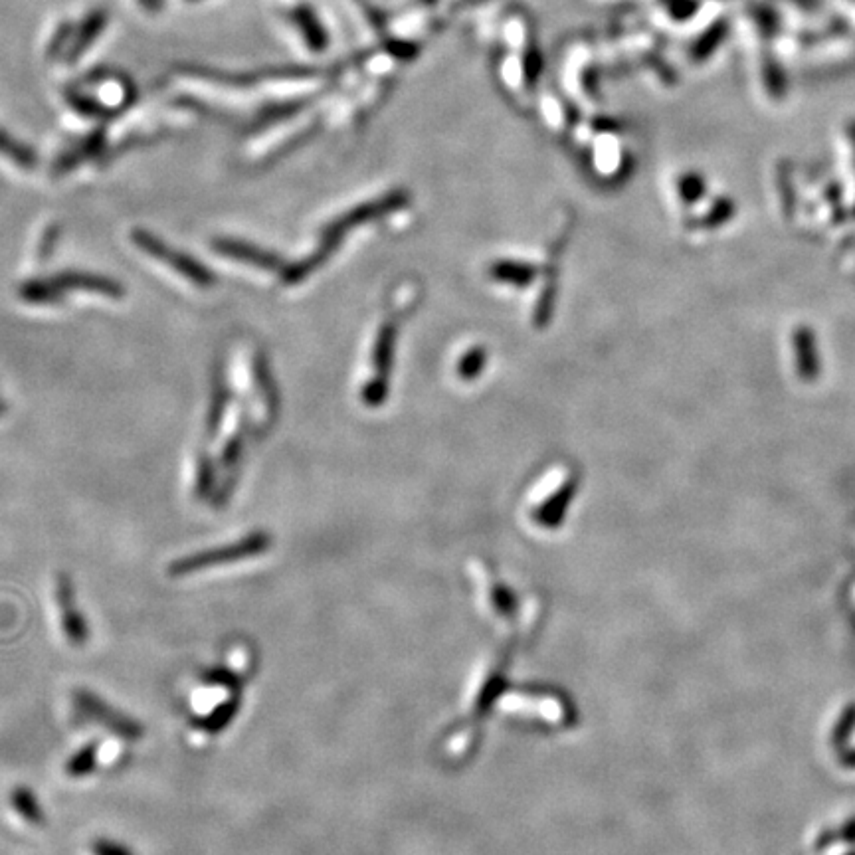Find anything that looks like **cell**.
<instances>
[{
    "label": "cell",
    "mask_w": 855,
    "mask_h": 855,
    "mask_svg": "<svg viewBox=\"0 0 855 855\" xmlns=\"http://www.w3.org/2000/svg\"><path fill=\"white\" fill-rule=\"evenodd\" d=\"M272 547H274V537L268 531H252L240 541H234L230 545L198 551L173 561L167 567V574L169 578L181 580V578H189V576L210 572L220 567L240 565L266 555Z\"/></svg>",
    "instance_id": "1"
},
{
    "label": "cell",
    "mask_w": 855,
    "mask_h": 855,
    "mask_svg": "<svg viewBox=\"0 0 855 855\" xmlns=\"http://www.w3.org/2000/svg\"><path fill=\"white\" fill-rule=\"evenodd\" d=\"M72 711L78 717V721L101 727V731H107L109 735L125 743H137L145 737V729L137 719L115 709L90 689H84V687L74 689Z\"/></svg>",
    "instance_id": "2"
},
{
    "label": "cell",
    "mask_w": 855,
    "mask_h": 855,
    "mask_svg": "<svg viewBox=\"0 0 855 855\" xmlns=\"http://www.w3.org/2000/svg\"><path fill=\"white\" fill-rule=\"evenodd\" d=\"M50 612L62 644L72 650L88 644L90 626L82 610L76 608L74 584L66 572H58L50 584Z\"/></svg>",
    "instance_id": "3"
},
{
    "label": "cell",
    "mask_w": 855,
    "mask_h": 855,
    "mask_svg": "<svg viewBox=\"0 0 855 855\" xmlns=\"http://www.w3.org/2000/svg\"><path fill=\"white\" fill-rule=\"evenodd\" d=\"M131 238H133L135 246L145 250L149 256L165 262L167 266H171L175 272L185 276L192 284H196L198 287H206V289L216 284V276L204 264H200L198 260L190 258L187 254H183L181 250L171 248L169 244H165L155 234H151L143 228H137V230H133Z\"/></svg>",
    "instance_id": "4"
},
{
    "label": "cell",
    "mask_w": 855,
    "mask_h": 855,
    "mask_svg": "<svg viewBox=\"0 0 855 855\" xmlns=\"http://www.w3.org/2000/svg\"><path fill=\"white\" fill-rule=\"evenodd\" d=\"M8 812L14 824L24 832H40L46 828V814L28 786H12L6 798Z\"/></svg>",
    "instance_id": "5"
},
{
    "label": "cell",
    "mask_w": 855,
    "mask_h": 855,
    "mask_svg": "<svg viewBox=\"0 0 855 855\" xmlns=\"http://www.w3.org/2000/svg\"><path fill=\"white\" fill-rule=\"evenodd\" d=\"M212 248L226 258H232V260H238L244 264H252V266H258V268L268 270V272H282L284 270V260L278 254L262 250V248L248 244V242H240V240H232V238H214Z\"/></svg>",
    "instance_id": "6"
},
{
    "label": "cell",
    "mask_w": 855,
    "mask_h": 855,
    "mask_svg": "<svg viewBox=\"0 0 855 855\" xmlns=\"http://www.w3.org/2000/svg\"><path fill=\"white\" fill-rule=\"evenodd\" d=\"M52 282L58 285L62 291L82 289V291L101 293L107 297H123L125 295V289L119 282L109 280L105 276H97V274H86V272H64V274L52 278Z\"/></svg>",
    "instance_id": "7"
},
{
    "label": "cell",
    "mask_w": 855,
    "mask_h": 855,
    "mask_svg": "<svg viewBox=\"0 0 855 855\" xmlns=\"http://www.w3.org/2000/svg\"><path fill=\"white\" fill-rule=\"evenodd\" d=\"M226 404H228V386L224 379V369L216 363L212 373V390H210V404H208V418H206V434L210 438L218 432V426L224 418Z\"/></svg>",
    "instance_id": "8"
},
{
    "label": "cell",
    "mask_w": 855,
    "mask_h": 855,
    "mask_svg": "<svg viewBox=\"0 0 855 855\" xmlns=\"http://www.w3.org/2000/svg\"><path fill=\"white\" fill-rule=\"evenodd\" d=\"M254 377H256L258 390H260L268 410L276 416L280 412V392H278V384L274 379L270 361H268L264 351H258L254 357Z\"/></svg>",
    "instance_id": "9"
},
{
    "label": "cell",
    "mask_w": 855,
    "mask_h": 855,
    "mask_svg": "<svg viewBox=\"0 0 855 855\" xmlns=\"http://www.w3.org/2000/svg\"><path fill=\"white\" fill-rule=\"evenodd\" d=\"M99 764H101L99 745L88 743V745L80 747L74 755H70L68 760L64 762V774H66V778H72V780H84V778L94 774Z\"/></svg>",
    "instance_id": "10"
},
{
    "label": "cell",
    "mask_w": 855,
    "mask_h": 855,
    "mask_svg": "<svg viewBox=\"0 0 855 855\" xmlns=\"http://www.w3.org/2000/svg\"><path fill=\"white\" fill-rule=\"evenodd\" d=\"M64 293L66 291H62L52 280H32L20 287V297L28 303H38V305L60 303L64 299Z\"/></svg>",
    "instance_id": "11"
},
{
    "label": "cell",
    "mask_w": 855,
    "mask_h": 855,
    "mask_svg": "<svg viewBox=\"0 0 855 855\" xmlns=\"http://www.w3.org/2000/svg\"><path fill=\"white\" fill-rule=\"evenodd\" d=\"M291 18L305 32V40L311 46V50H323L325 48V44H327L325 30L321 28L319 20L315 18V14L309 8H297Z\"/></svg>",
    "instance_id": "12"
},
{
    "label": "cell",
    "mask_w": 855,
    "mask_h": 855,
    "mask_svg": "<svg viewBox=\"0 0 855 855\" xmlns=\"http://www.w3.org/2000/svg\"><path fill=\"white\" fill-rule=\"evenodd\" d=\"M214 464L212 458L208 454H200L198 456V464H196V481H194V495L196 499H206L212 495L214 489Z\"/></svg>",
    "instance_id": "13"
},
{
    "label": "cell",
    "mask_w": 855,
    "mask_h": 855,
    "mask_svg": "<svg viewBox=\"0 0 855 855\" xmlns=\"http://www.w3.org/2000/svg\"><path fill=\"white\" fill-rule=\"evenodd\" d=\"M103 26H105V14L103 12H94V14H90L88 16V20L84 22V26H82V32H80V36L76 38V42H74V48H72V54H70V58L74 60V58H78L92 42H94L95 38H97V34L103 30Z\"/></svg>",
    "instance_id": "14"
},
{
    "label": "cell",
    "mask_w": 855,
    "mask_h": 855,
    "mask_svg": "<svg viewBox=\"0 0 855 855\" xmlns=\"http://www.w3.org/2000/svg\"><path fill=\"white\" fill-rule=\"evenodd\" d=\"M228 667L240 677L246 679L254 673L256 669V658H254V650L248 644H236L230 654H228Z\"/></svg>",
    "instance_id": "15"
},
{
    "label": "cell",
    "mask_w": 855,
    "mask_h": 855,
    "mask_svg": "<svg viewBox=\"0 0 855 855\" xmlns=\"http://www.w3.org/2000/svg\"><path fill=\"white\" fill-rule=\"evenodd\" d=\"M0 153L2 155H6V157H10L14 163H18L20 167H26V169H30V167H34L36 165V155L28 149V147H24V145H20L18 141H14L10 135H6L4 131H0Z\"/></svg>",
    "instance_id": "16"
},
{
    "label": "cell",
    "mask_w": 855,
    "mask_h": 855,
    "mask_svg": "<svg viewBox=\"0 0 855 855\" xmlns=\"http://www.w3.org/2000/svg\"><path fill=\"white\" fill-rule=\"evenodd\" d=\"M101 143H103V139H101V135H92L80 149H76V151H72V153H68L66 157H62L60 159V163H58V171H70V169H74L78 163H82L86 157H90V155H94L99 151V147H101Z\"/></svg>",
    "instance_id": "17"
},
{
    "label": "cell",
    "mask_w": 855,
    "mask_h": 855,
    "mask_svg": "<svg viewBox=\"0 0 855 855\" xmlns=\"http://www.w3.org/2000/svg\"><path fill=\"white\" fill-rule=\"evenodd\" d=\"M242 452H244V438H242V434H236L224 446V450L220 454V466L234 474L240 460H242Z\"/></svg>",
    "instance_id": "18"
},
{
    "label": "cell",
    "mask_w": 855,
    "mask_h": 855,
    "mask_svg": "<svg viewBox=\"0 0 855 855\" xmlns=\"http://www.w3.org/2000/svg\"><path fill=\"white\" fill-rule=\"evenodd\" d=\"M90 854L92 855H135L127 846L113 842L109 838H95L90 846Z\"/></svg>",
    "instance_id": "19"
},
{
    "label": "cell",
    "mask_w": 855,
    "mask_h": 855,
    "mask_svg": "<svg viewBox=\"0 0 855 855\" xmlns=\"http://www.w3.org/2000/svg\"><path fill=\"white\" fill-rule=\"evenodd\" d=\"M56 240H58V226H50V228L44 232L42 242H40V246H38V258H40L42 262H44V260H48V258L52 256V250H54Z\"/></svg>",
    "instance_id": "20"
},
{
    "label": "cell",
    "mask_w": 855,
    "mask_h": 855,
    "mask_svg": "<svg viewBox=\"0 0 855 855\" xmlns=\"http://www.w3.org/2000/svg\"><path fill=\"white\" fill-rule=\"evenodd\" d=\"M147 10H151V12H155V10H161L163 8V0H139Z\"/></svg>",
    "instance_id": "21"
},
{
    "label": "cell",
    "mask_w": 855,
    "mask_h": 855,
    "mask_svg": "<svg viewBox=\"0 0 855 855\" xmlns=\"http://www.w3.org/2000/svg\"><path fill=\"white\" fill-rule=\"evenodd\" d=\"M189 2H196V0H189Z\"/></svg>",
    "instance_id": "22"
}]
</instances>
